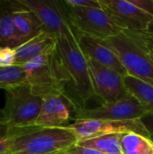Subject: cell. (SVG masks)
<instances>
[{
	"instance_id": "10",
	"label": "cell",
	"mask_w": 153,
	"mask_h": 154,
	"mask_svg": "<svg viewBox=\"0 0 153 154\" xmlns=\"http://www.w3.org/2000/svg\"><path fill=\"white\" fill-rule=\"evenodd\" d=\"M87 60L95 96L98 97L103 103L115 102L128 94L123 75L91 59Z\"/></svg>"
},
{
	"instance_id": "20",
	"label": "cell",
	"mask_w": 153,
	"mask_h": 154,
	"mask_svg": "<svg viewBox=\"0 0 153 154\" xmlns=\"http://www.w3.org/2000/svg\"><path fill=\"white\" fill-rule=\"evenodd\" d=\"M26 84H28L27 77L23 66L0 67V89L5 91Z\"/></svg>"
},
{
	"instance_id": "22",
	"label": "cell",
	"mask_w": 153,
	"mask_h": 154,
	"mask_svg": "<svg viewBox=\"0 0 153 154\" xmlns=\"http://www.w3.org/2000/svg\"><path fill=\"white\" fill-rule=\"evenodd\" d=\"M15 65V51L11 47H0V67Z\"/></svg>"
},
{
	"instance_id": "2",
	"label": "cell",
	"mask_w": 153,
	"mask_h": 154,
	"mask_svg": "<svg viewBox=\"0 0 153 154\" xmlns=\"http://www.w3.org/2000/svg\"><path fill=\"white\" fill-rule=\"evenodd\" d=\"M32 94L41 98L64 96L69 79L57 48L49 54L35 58L23 65Z\"/></svg>"
},
{
	"instance_id": "15",
	"label": "cell",
	"mask_w": 153,
	"mask_h": 154,
	"mask_svg": "<svg viewBox=\"0 0 153 154\" xmlns=\"http://www.w3.org/2000/svg\"><path fill=\"white\" fill-rule=\"evenodd\" d=\"M56 38L47 31H44L34 38L14 48L15 65L23 66L35 58L51 53L56 49Z\"/></svg>"
},
{
	"instance_id": "23",
	"label": "cell",
	"mask_w": 153,
	"mask_h": 154,
	"mask_svg": "<svg viewBox=\"0 0 153 154\" xmlns=\"http://www.w3.org/2000/svg\"><path fill=\"white\" fill-rule=\"evenodd\" d=\"M123 32H124L125 34H127L128 36H130L131 38H133L135 41V42L148 54V56L151 58V60H152L153 62V43L150 42H147L145 40H142V39L135 36V35H133L130 32H127L125 31H123Z\"/></svg>"
},
{
	"instance_id": "3",
	"label": "cell",
	"mask_w": 153,
	"mask_h": 154,
	"mask_svg": "<svg viewBox=\"0 0 153 154\" xmlns=\"http://www.w3.org/2000/svg\"><path fill=\"white\" fill-rule=\"evenodd\" d=\"M76 134L67 126L26 129L14 139L13 154H50L69 150L78 143Z\"/></svg>"
},
{
	"instance_id": "21",
	"label": "cell",
	"mask_w": 153,
	"mask_h": 154,
	"mask_svg": "<svg viewBox=\"0 0 153 154\" xmlns=\"http://www.w3.org/2000/svg\"><path fill=\"white\" fill-rule=\"evenodd\" d=\"M20 133L21 130L13 129L6 124L0 125V154L11 152L14 139Z\"/></svg>"
},
{
	"instance_id": "27",
	"label": "cell",
	"mask_w": 153,
	"mask_h": 154,
	"mask_svg": "<svg viewBox=\"0 0 153 154\" xmlns=\"http://www.w3.org/2000/svg\"><path fill=\"white\" fill-rule=\"evenodd\" d=\"M69 151L74 154H106L102 152L94 150V149H89V148L80 146L78 144H76L73 147H71L69 149Z\"/></svg>"
},
{
	"instance_id": "14",
	"label": "cell",
	"mask_w": 153,
	"mask_h": 154,
	"mask_svg": "<svg viewBox=\"0 0 153 154\" xmlns=\"http://www.w3.org/2000/svg\"><path fill=\"white\" fill-rule=\"evenodd\" d=\"M12 14L21 44L46 31L38 16L18 0L12 1Z\"/></svg>"
},
{
	"instance_id": "18",
	"label": "cell",
	"mask_w": 153,
	"mask_h": 154,
	"mask_svg": "<svg viewBox=\"0 0 153 154\" xmlns=\"http://www.w3.org/2000/svg\"><path fill=\"white\" fill-rule=\"evenodd\" d=\"M122 136L123 134L104 135L92 139L79 141L77 144L86 148L94 149L106 154H123L121 146Z\"/></svg>"
},
{
	"instance_id": "28",
	"label": "cell",
	"mask_w": 153,
	"mask_h": 154,
	"mask_svg": "<svg viewBox=\"0 0 153 154\" xmlns=\"http://www.w3.org/2000/svg\"><path fill=\"white\" fill-rule=\"evenodd\" d=\"M3 124H6V122H5V117L4 110L0 109V125H3Z\"/></svg>"
},
{
	"instance_id": "26",
	"label": "cell",
	"mask_w": 153,
	"mask_h": 154,
	"mask_svg": "<svg viewBox=\"0 0 153 154\" xmlns=\"http://www.w3.org/2000/svg\"><path fill=\"white\" fill-rule=\"evenodd\" d=\"M132 4L153 16V0H129Z\"/></svg>"
},
{
	"instance_id": "16",
	"label": "cell",
	"mask_w": 153,
	"mask_h": 154,
	"mask_svg": "<svg viewBox=\"0 0 153 154\" xmlns=\"http://www.w3.org/2000/svg\"><path fill=\"white\" fill-rule=\"evenodd\" d=\"M21 45L12 14V1H0V47L16 48Z\"/></svg>"
},
{
	"instance_id": "4",
	"label": "cell",
	"mask_w": 153,
	"mask_h": 154,
	"mask_svg": "<svg viewBox=\"0 0 153 154\" xmlns=\"http://www.w3.org/2000/svg\"><path fill=\"white\" fill-rule=\"evenodd\" d=\"M43 99L32 94L28 84L5 90L3 108L6 125L13 129H28L35 126Z\"/></svg>"
},
{
	"instance_id": "24",
	"label": "cell",
	"mask_w": 153,
	"mask_h": 154,
	"mask_svg": "<svg viewBox=\"0 0 153 154\" xmlns=\"http://www.w3.org/2000/svg\"><path fill=\"white\" fill-rule=\"evenodd\" d=\"M66 4L71 6L77 7H90L100 8V3L98 0H65Z\"/></svg>"
},
{
	"instance_id": "8",
	"label": "cell",
	"mask_w": 153,
	"mask_h": 154,
	"mask_svg": "<svg viewBox=\"0 0 153 154\" xmlns=\"http://www.w3.org/2000/svg\"><path fill=\"white\" fill-rule=\"evenodd\" d=\"M32 11L44 25L45 30L56 39L77 38L70 23L64 1L55 0H18Z\"/></svg>"
},
{
	"instance_id": "6",
	"label": "cell",
	"mask_w": 153,
	"mask_h": 154,
	"mask_svg": "<svg viewBox=\"0 0 153 154\" xmlns=\"http://www.w3.org/2000/svg\"><path fill=\"white\" fill-rule=\"evenodd\" d=\"M64 3L75 32L86 34L98 40H106L123 32L102 7H77L69 5L65 0Z\"/></svg>"
},
{
	"instance_id": "13",
	"label": "cell",
	"mask_w": 153,
	"mask_h": 154,
	"mask_svg": "<svg viewBox=\"0 0 153 154\" xmlns=\"http://www.w3.org/2000/svg\"><path fill=\"white\" fill-rule=\"evenodd\" d=\"M78 46L87 59H91L97 63L111 69L125 77L127 72L118 56L100 40L91 36L76 32Z\"/></svg>"
},
{
	"instance_id": "17",
	"label": "cell",
	"mask_w": 153,
	"mask_h": 154,
	"mask_svg": "<svg viewBox=\"0 0 153 154\" xmlns=\"http://www.w3.org/2000/svg\"><path fill=\"white\" fill-rule=\"evenodd\" d=\"M124 85L127 92L133 95L148 112L153 116V86L137 78L126 75L124 77Z\"/></svg>"
},
{
	"instance_id": "12",
	"label": "cell",
	"mask_w": 153,
	"mask_h": 154,
	"mask_svg": "<svg viewBox=\"0 0 153 154\" xmlns=\"http://www.w3.org/2000/svg\"><path fill=\"white\" fill-rule=\"evenodd\" d=\"M42 106L36 120L38 127H64L69 125L74 106L64 96H50L42 98Z\"/></svg>"
},
{
	"instance_id": "11",
	"label": "cell",
	"mask_w": 153,
	"mask_h": 154,
	"mask_svg": "<svg viewBox=\"0 0 153 154\" xmlns=\"http://www.w3.org/2000/svg\"><path fill=\"white\" fill-rule=\"evenodd\" d=\"M101 7L123 31L143 32L153 16L142 11L129 0H98Z\"/></svg>"
},
{
	"instance_id": "5",
	"label": "cell",
	"mask_w": 153,
	"mask_h": 154,
	"mask_svg": "<svg viewBox=\"0 0 153 154\" xmlns=\"http://www.w3.org/2000/svg\"><path fill=\"white\" fill-rule=\"evenodd\" d=\"M100 41L118 56L127 75L153 86L152 60L133 38L122 32L116 36Z\"/></svg>"
},
{
	"instance_id": "31",
	"label": "cell",
	"mask_w": 153,
	"mask_h": 154,
	"mask_svg": "<svg viewBox=\"0 0 153 154\" xmlns=\"http://www.w3.org/2000/svg\"><path fill=\"white\" fill-rule=\"evenodd\" d=\"M3 154H13L11 152H5V153H3Z\"/></svg>"
},
{
	"instance_id": "30",
	"label": "cell",
	"mask_w": 153,
	"mask_h": 154,
	"mask_svg": "<svg viewBox=\"0 0 153 154\" xmlns=\"http://www.w3.org/2000/svg\"><path fill=\"white\" fill-rule=\"evenodd\" d=\"M147 128H148V130L150 131L151 138V140L153 141V125H151V126H147Z\"/></svg>"
},
{
	"instance_id": "25",
	"label": "cell",
	"mask_w": 153,
	"mask_h": 154,
	"mask_svg": "<svg viewBox=\"0 0 153 154\" xmlns=\"http://www.w3.org/2000/svg\"><path fill=\"white\" fill-rule=\"evenodd\" d=\"M125 32H130L133 35H135L142 40H145L147 42L153 43V18L151 21L150 24L148 25L147 29L143 32H130V31H125Z\"/></svg>"
},
{
	"instance_id": "7",
	"label": "cell",
	"mask_w": 153,
	"mask_h": 154,
	"mask_svg": "<svg viewBox=\"0 0 153 154\" xmlns=\"http://www.w3.org/2000/svg\"><path fill=\"white\" fill-rule=\"evenodd\" d=\"M77 136L78 142L99 136L137 133L151 138L150 131L142 119L137 120H102V119H75L68 126Z\"/></svg>"
},
{
	"instance_id": "9",
	"label": "cell",
	"mask_w": 153,
	"mask_h": 154,
	"mask_svg": "<svg viewBox=\"0 0 153 154\" xmlns=\"http://www.w3.org/2000/svg\"><path fill=\"white\" fill-rule=\"evenodd\" d=\"M148 112L141 103L130 93L124 97L110 103H103L100 106L82 108L75 113V119L102 120H137L142 119ZM74 119V120H75Z\"/></svg>"
},
{
	"instance_id": "1",
	"label": "cell",
	"mask_w": 153,
	"mask_h": 154,
	"mask_svg": "<svg viewBox=\"0 0 153 154\" xmlns=\"http://www.w3.org/2000/svg\"><path fill=\"white\" fill-rule=\"evenodd\" d=\"M56 40L57 51L69 79L64 97L74 106L77 112L85 108L87 100L95 97L87 60L82 53L77 38L62 37Z\"/></svg>"
},
{
	"instance_id": "29",
	"label": "cell",
	"mask_w": 153,
	"mask_h": 154,
	"mask_svg": "<svg viewBox=\"0 0 153 154\" xmlns=\"http://www.w3.org/2000/svg\"><path fill=\"white\" fill-rule=\"evenodd\" d=\"M50 154H74L73 152H71L69 150H67V151H60V152H54V153Z\"/></svg>"
},
{
	"instance_id": "19",
	"label": "cell",
	"mask_w": 153,
	"mask_h": 154,
	"mask_svg": "<svg viewBox=\"0 0 153 154\" xmlns=\"http://www.w3.org/2000/svg\"><path fill=\"white\" fill-rule=\"evenodd\" d=\"M123 154H153V141L151 138L137 133L123 134Z\"/></svg>"
}]
</instances>
